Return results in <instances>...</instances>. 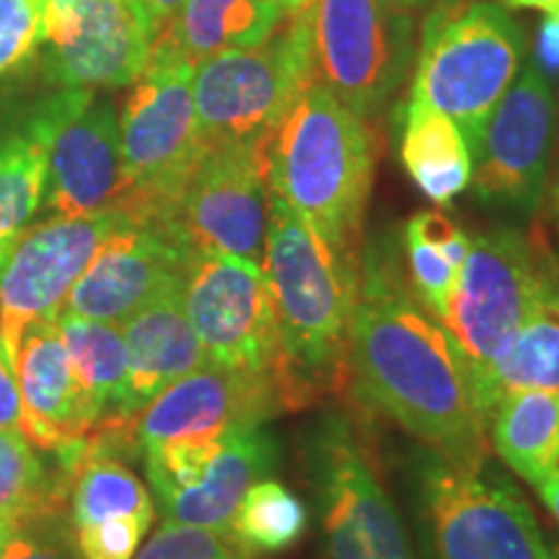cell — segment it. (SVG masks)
<instances>
[{"instance_id":"46","label":"cell","mask_w":559,"mask_h":559,"mask_svg":"<svg viewBox=\"0 0 559 559\" xmlns=\"http://www.w3.org/2000/svg\"><path fill=\"white\" fill-rule=\"evenodd\" d=\"M3 440H5V430H0V445H3Z\"/></svg>"},{"instance_id":"22","label":"cell","mask_w":559,"mask_h":559,"mask_svg":"<svg viewBox=\"0 0 559 559\" xmlns=\"http://www.w3.org/2000/svg\"><path fill=\"white\" fill-rule=\"evenodd\" d=\"M185 272V270H181ZM128 347V412L138 415L153 396L207 362L181 298V275L120 324Z\"/></svg>"},{"instance_id":"25","label":"cell","mask_w":559,"mask_h":559,"mask_svg":"<svg viewBox=\"0 0 559 559\" xmlns=\"http://www.w3.org/2000/svg\"><path fill=\"white\" fill-rule=\"evenodd\" d=\"M400 158L419 192L436 205H449L472 181V151L464 132L449 115L412 96L402 107Z\"/></svg>"},{"instance_id":"40","label":"cell","mask_w":559,"mask_h":559,"mask_svg":"<svg viewBox=\"0 0 559 559\" xmlns=\"http://www.w3.org/2000/svg\"><path fill=\"white\" fill-rule=\"evenodd\" d=\"M531 487L536 489L544 508L549 510V515L559 523V464L551 466L549 472H544L539 479L531 481Z\"/></svg>"},{"instance_id":"15","label":"cell","mask_w":559,"mask_h":559,"mask_svg":"<svg viewBox=\"0 0 559 559\" xmlns=\"http://www.w3.org/2000/svg\"><path fill=\"white\" fill-rule=\"evenodd\" d=\"M153 26L135 0H41V68L60 88H122L151 60Z\"/></svg>"},{"instance_id":"30","label":"cell","mask_w":559,"mask_h":559,"mask_svg":"<svg viewBox=\"0 0 559 559\" xmlns=\"http://www.w3.org/2000/svg\"><path fill=\"white\" fill-rule=\"evenodd\" d=\"M309 528V510L288 485L275 477L254 481L236 508L230 536L251 555H277L300 542Z\"/></svg>"},{"instance_id":"7","label":"cell","mask_w":559,"mask_h":559,"mask_svg":"<svg viewBox=\"0 0 559 559\" xmlns=\"http://www.w3.org/2000/svg\"><path fill=\"white\" fill-rule=\"evenodd\" d=\"M324 559H417L400 510L353 417L321 415L304 436Z\"/></svg>"},{"instance_id":"23","label":"cell","mask_w":559,"mask_h":559,"mask_svg":"<svg viewBox=\"0 0 559 559\" xmlns=\"http://www.w3.org/2000/svg\"><path fill=\"white\" fill-rule=\"evenodd\" d=\"M531 389L559 391V267L498 358L472 379V396L485 428L502 396Z\"/></svg>"},{"instance_id":"38","label":"cell","mask_w":559,"mask_h":559,"mask_svg":"<svg viewBox=\"0 0 559 559\" xmlns=\"http://www.w3.org/2000/svg\"><path fill=\"white\" fill-rule=\"evenodd\" d=\"M536 66L542 70H559V16L544 19L539 29V47H536Z\"/></svg>"},{"instance_id":"13","label":"cell","mask_w":559,"mask_h":559,"mask_svg":"<svg viewBox=\"0 0 559 559\" xmlns=\"http://www.w3.org/2000/svg\"><path fill=\"white\" fill-rule=\"evenodd\" d=\"M124 223L120 213L52 215L21 230L0 260V337L9 362L26 326L58 319L75 280Z\"/></svg>"},{"instance_id":"21","label":"cell","mask_w":559,"mask_h":559,"mask_svg":"<svg viewBox=\"0 0 559 559\" xmlns=\"http://www.w3.org/2000/svg\"><path fill=\"white\" fill-rule=\"evenodd\" d=\"M280 466V443L267 423L230 428L213 461L192 487L156 500L164 523H181L230 534L236 508L247 489Z\"/></svg>"},{"instance_id":"27","label":"cell","mask_w":559,"mask_h":559,"mask_svg":"<svg viewBox=\"0 0 559 559\" xmlns=\"http://www.w3.org/2000/svg\"><path fill=\"white\" fill-rule=\"evenodd\" d=\"M55 324L96 423L132 417L128 412V347L120 326L83 319L66 309L58 313Z\"/></svg>"},{"instance_id":"28","label":"cell","mask_w":559,"mask_h":559,"mask_svg":"<svg viewBox=\"0 0 559 559\" xmlns=\"http://www.w3.org/2000/svg\"><path fill=\"white\" fill-rule=\"evenodd\" d=\"M73 477L55 459L45 466L21 432H5L0 445V521L34 523L62 519Z\"/></svg>"},{"instance_id":"17","label":"cell","mask_w":559,"mask_h":559,"mask_svg":"<svg viewBox=\"0 0 559 559\" xmlns=\"http://www.w3.org/2000/svg\"><path fill=\"white\" fill-rule=\"evenodd\" d=\"M283 409L285 402L277 381L205 362L153 396L132 419V428L143 456L151 445L223 436L239 425L267 423Z\"/></svg>"},{"instance_id":"8","label":"cell","mask_w":559,"mask_h":559,"mask_svg":"<svg viewBox=\"0 0 559 559\" xmlns=\"http://www.w3.org/2000/svg\"><path fill=\"white\" fill-rule=\"evenodd\" d=\"M192 73V66L151 55L122 99L117 122L138 226H164L207 151L194 111Z\"/></svg>"},{"instance_id":"31","label":"cell","mask_w":559,"mask_h":559,"mask_svg":"<svg viewBox=\"0 0 559 559\" xmlns=\"http://www.w3.org/2000/svg\"><path fill=\"white\" fill-rule=\"evenodd\" d=\"M402 249L407 260V283L415 298L430 317L443 324L449 313L459 270L445 260V254L432 243L423 241L417 234L402 228Z\"/></svg>"},{"instance_id":"48","label":"cell","mask_w":559,"mask_h":559,"mask_svg":"<svg viewBox=\"0 0 559 559\" xmlns=\"http://www.w3.org/2000/svg\"><path fill=\"white\" fill-rule=\"evenodd\" d=\"M0 345H3V337H0Z\"/></svg>"},{"instance_id":"24","label":"cell","mask_w":559,"mask_h":559,"mask_svg":"<svg viewBox=\"0 0 559 559\" xmlns=\"http://www.w3.org/2000/svg\"><path fill=\"white\" fill-rule=\"evenodd\" d=\"M288 11L272 0H185L174 21L153 37L151 55L185 66L262 41Z\"/></svg>"},{"instance_id":"26","label":"cell","mask_w":559,"mask_h":559,"mask_svg":"<svg viewBox=\"0 0 559 559\" xmlns=\"http://www.w3.org/2000/svg\"><path fill=\"white\" fill-rule=\"evenodd\" d=\"M487 440L510 472L528 485L559 464V391H513L495 404Z\"/></svg>"},{"instance_id":"6","label":"cell","mask_w":559,"mask_h":559,"mask_svg":"<svg viewBox=\"0 0 559 559\" xmlns=\"http://www.w3.org/2000/svg\"><path fill=\"white\" fill-rule=\"evenodd\" d=\"M311 75L309 5L288 11L267 37L194 66L200 135L213 145H257L296 102Z\"/></svg>"},{"instance_id":"42","label":"cell","mask_w":559,"mask_h":559,"mask_svg":"<svg viewBox=\"0 0 559 559\" xmlns=\"http://www.w3.org/2000/svg\"><path fill=\"white\" fill-rule=\"evenodd\" d=\"M549 210H551V223H555V234H557V243H559V169L549 187ZM557 262H559V254H557Z\"/></svg>"},{"instance_id":"18","label":"cell","mask_w":559,"mask_h":559,"mask_svg":"<svg viewBox=\"0 0 559 559\" xmlns=\"http://www.w3.org/2000/svg\"><path fill=\"white\" fill-rule=\"evenodd\" d=\"M190 254L164 228L124 223L75 280L62 309L120 326L181 275Z\"/></svg>"},{"instance_id":"44","label":"cell","mask_w":559,"mask_h":559,"mask_svg":"<svg viewBox=\"0 0 559 559\" xmlns=\"http://www.w3.org/2000/svg\"><path fill=\"white\" fill-rule=\"evenodd\" d=\"M272 3H277L283 11H296L304 9V5H311L313 0H272Z\"/></svg>"},{"instance_id":"4","label":"cell","mask_w":559,"mask_h":559,"mask_svg":"<svg viewBox=\"0 0 559 559\" xmlns=\"http://www.w3.org/2000/svg\"><path fill=\"white\" fill-rule=\"evenodd\" d=\"M523 62L526 34L498 0H432L409 96L449 115L474 153Z\"/></svg>"},{"instance_id":"33","label":"cell","mask_w":559,"mask_h":559,"mask_svg":"<svg viewBox=\"0 0 559 559\" xmlns=\"http://www.w3.org/2000/svg\"><path fill=\"white\" fill-rule=\"evenodd\" d=\"M41 39V0H0V79L24 66Z\"/></svg>"},{"instance_id":"32","label":"cell","mask_w":559,"mask_h":559,"mask_svg":"<svg viewBox=\"0 0 559 559\" xmlns=\"http://www.w3.org/2000/svg\"><path fill=\"white\" fill-rule=\"evenodd\" d=\"M247 551L230 534L221 531L164 523L135 559H243Z\"/></svg>"},{"instance_id":"5","label":"cell","mask_w":559,"mask_h":559,"mask_svg":"<svg viewBox=\"0 0 559 559\" xmlns=\"http://www.w3.org/2000/svg\"><path fill=\"white\" fill-rule=\"evenodd\" d=\"M423 559H551L521 489L492 466H464L419 445L409 459Z\"/></svg>"},{"instance_id":"34","label":"cell","mask_w":559,"mask_h":559,"mask_svg":"<svg viewBox=\"0 0 559 559\" xmlns=\"http://www.w3.org/2000/svg\"><path fill=\"white\" fill-rule=\"evenodd\" d=\"M62 519L5 523L0 531V559H79L62 531Z\"/></svg>"},{"instance_id":"35","label":"cell","mask_w":559,"mask_h":559,"mask_svg":"<svg viewBox=\"0 0 559 559\" xmlns=\"http://www.w3.org/2000/svg\"><path fill=\"white\" fill-rule=\"evenodd\" d=\"M151 523L132 519H111L94 526L73 528V547L79 559H135L140 542Z\"/></svg>"},{"instance_id":"20","label":"cell","mask_w":559,"mask_h":559,"mask_svg":"<svg viewBox=\"0 0 559 559\" xmlns=\"http://www.w3.org/2000/svg\"><path fill=\"white\" fill-rule=\"evenodd\" d=\"M91 88H60L0 122V260L45 202L47 158L60 122Z\"/></svg>"},{"instance_id":"41","label":"cell","mask_w":559,"mask_h":559,"mask_svg":"<svg viewBox=\"0 0 559 559\" xmlns=\"http://www.w3.org/2000/svg\"><path fill=\"white\" fill-rule=\"evenodd\" d=\"M508 9H536L547 16H559V0H506Z\"/></svg>"},{"instance_id":"39","label":"cell","mask_w":559,"mask_h":559,"mask_svg":"<svg viewBox=\"0 0 559 559\" xmlns=\"http://www.w3.org/2000/svg\"><path fill=\"white\" fill-rule=\"evenodd\" d=\"M135 5L143 11V16L148 19V24L153 26V37H156V34L181 11L185 0H135Z\"/></svg>"},{"instance_id":"29","label":"cell","mask_w":559,"mask_h":559,"mask_svg":"<svg viewBox=\"0 0 559 559\" xmlns=\"http://www.w3.org/2000/svg\"><path fill=\"white\" fill-rule=\"evenodd\" d=\"M124 515L145 523L156 519V502L143 481L120 459L94 456L83 461L70 487V526L83 528Z\"/></svg>"},{"instance_id":"47","label":"cell","mask_w":559,"mask_h":559,"mask_svg":"<svg viewBox=\"0 0 559 559\" xmlns=\"http://www.w3.org/2000/svg\"><path fill=\"white\" fill-rule=\"evenodd\" d=\"M0 531H3V521H0Z\"/></svg>"},{"instance_id":"11","label":"cell","mask_w":559,"mask_h":559,"mask_svg":"<svg viewBox=\"0 0 559 559\" xmlns=\"http://www.w3.org/2000/svg\"><path fill=\"white\" fill-rule=\"evenodd\" d=\"M181 298L207 362L280 386V334L260 264L192 251L181 272Z\"/></svg>"},{"instance_id":"2","label":"cell","mask_w":559,"mask_h":559,"mask_svg":"<svg viewBox=\"0 0 559 559\" xmlns=\"http://www.w3.org/2000/svg\"><path fill=\"white\" fill-rule=\"evenodd\" d=\"M262 275L280 334L285 409H304L349 383V321L360 260H347L270 192Z\"/></svg>"},{"instance_id":"10","label":"cell","mask_w":559,"mask_h":559,"mask_svg":"<svg viewBox=\"0 0 559 559\" xmlns=\"http://www.w3.org/2000/svg\"><path fill=\"white\" fill-rule=\"evenodd\" d=\"M557 267L547 243L515 226H492L469 241L443 319L469 370V383L498 358Z\"/></svg>"},{"instance_id":"45","label":"cell","mask_w":559,"mask_h":559,"mask_svg":"<svg viewBox=\"0 0 559 559\" xmlns=\"http://www.w3.org/2000/svg\"><path fill=\"white\" fill-rule=\"evenodd\" d=\"M551 559H559V547L551 549Z\"/></svg>"},{"instance_id":"1","label":"cell","mask_w":559,"mask_h":559,"mask_svg":"<svg viewBox=\"0 0 559 559\" xmlns=\"http://www.w3.org/2000/svg\"><path fill=\"white\" fill-rule=\"evenodd\" d=\"M347 360L362 402L419 445L464 466L487 464V428L466 362L445 326L419 306L386 239L360 251Z\"/></svg>"},{"instance_id":"37","label":"cell","mask_w":559,"mask_h":559,"mask_svg":"<svg viewBox=\"0 0 559 559\" xmlns=\"http://www.w3.org/2000/svg\"><path fill=\"white\" fill-rule=\"evenodd\" d=\"M0 430L21 432V394L3 345H0Z\"/></svg>"},{"instance_id":"43","label":"cell","mask_w":559,"mask_h":559,"mask_svg":"<svg viewBox=\"0 0 559 559\" xmlns=\"http://www.w3.org/2000/svg\"><path fill=\"white\" fill-rule=\"evenodd\" d=\"M391 5H396V9H404V11H409V13H417V11H423L425 5H430L432 0H389Z\"/></svg>"},{"instance_id":"49","label":"cell","mask_w":559,"mask_h":559,"mask_svg":"<svg viewBox=\"0 0 559 559\" xmlns=\"http://www.w3.org/2000/svg\"><path fill=\"white\" fill-rule=\"evenodd\" d=\"M243 559H251V557H249V555H247V557H243Z\"/></svg>"},{"instance_id":"9","label":"cell","mask_w":559,"mask_h":559,"mask_svg":"<svg viewBox=\"0 0 559 559\" xmlns=\"http://www.w3.org/2000/svg\"><path fill=\"white\" fill-rule=\"evenodd\" d=\"M311 75L360 120L383 115L407 79L415 13L389 0H313Z\"/></svg>"},{"instance_id":"3","label":"cell","mask_w":559,"mask_h":559,"mask_svg":"<svg viewBox=\"0 0 559 559\" xmlns=\"http://www.w3.org/2000/svg\"><path fill=\"white\" fill-rule=\"evenodd\" d=\"M257 153L267 190L288 202L332 251L360 260L379 153L368 122L311 79L257 143Z\"/></svg>"},{"instance_id":"36","label":"cell","mask_w":559,"mask_h":559,"mask_svg":"<svg viewBox=\"0 0 559 559\" xmlns=\"http://www.w3.org/2000/svg\"><path fill=\"white\" fill-rule=\"evenodd\" d=\"M404 228L417 234L423 241L432 243V247H438L445 254V260H449L459 272L464 267L472 239L449 218V215L438 213V210H423V213L412 215V218L404 223Z\"/></svg>"},{"instance_id":"16","label":"cell","mask_w":559,"mask_h":559,"mask_svg":"<svg viewBox=\"0 0 559 559\" xmlns=\"http://www.w3.org/2000/svg\"><path fill=\"white\" fill-rule=\"evenodd\" d=\"M45 205L70 218L120 213L132 223V187L122 164L117 109L96 91L68 111L55 132Z\"/></svg>"},{"instance_id":"14","label":"cell","mask_w":559,"mask_h":559,"mask_svg":"<svg viewBox=\"0 0 559 559\" xmlns=\"http://www.w3.org/2000/svg\"><path fill=\"white\" fill-rule=\"evenodd\" d=\"M555 128V88L534 60L523 62L472 153L474 198L489 207L534 215L547 187Z\"/></svg>"},{"instance_id":"19","label":"cell","mask_w":559,"mask_h":559,"mask_svg":"<svg viewBox=\"0 0 559 559\" xmlns=\"http://www.w3.org/2000/svg\"><path fill=\"white\" fill-rule=\"evenodd\" d=\"M21 394V436L34 449L60 451L96 425L55 321H34L11 358Z\"/></svg>"},{"instance_id":"12","label":"cell","mask_w":559,"mask_h":559,"mask_svg":"<svg viewBox=\"0 0 559 559\" xmlns=\"http://www.w3.org/2000/svg\"><path fill=\"white\" fill-rule=\"evenodd\" d=\"M267 213L270 190L257 145H213L160 228L187 251L260 264Z\"/></svg>"}]
</instances>
